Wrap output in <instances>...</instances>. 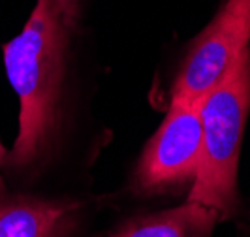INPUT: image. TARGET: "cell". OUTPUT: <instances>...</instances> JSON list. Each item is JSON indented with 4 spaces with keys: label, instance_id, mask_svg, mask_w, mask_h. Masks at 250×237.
<instances>
[{
    "label": "cell",
    "instance_id": "cell-4",
    "mask_svg": "<svg viewBox=\"0 0 250 237\" xmlns=\"http://www.w3.org/2000/svg\"><path fill=\"white\" fill-rule=\"evenodd\" d=\"M200 160V104H171L164 123L143 149L134 187L139 192H164L192 185Z\"/></svg>",
    "mask_w": 250,
    "mask_h": 237
},
{
    "label": "cell",
    "instance_id": "cell-1",
    "mask_svg": "<svg viewBox=\"0 0 250 237\" xmlns=\"http://www.w3.org/2000/svg\"><path fill=\"white\" fill-rule=\"evenodd\" d=\"M61 0H36L25 26L4 43V68L19 98V132L4 168L26 172L42 162L59 134L70 32Z\"/></svg>",
    "mask_w": 250,
    "mask_h": 237
},
{
    "label": "cell",
    "instance_id": "cell-3",
    "mask_svg": "<svg viewBox=\"0 0 250 237\" xmlns=\"http://www.w3.org/2000/svg\"><path fill=\"white\" fill-rule=\"evenodd\" d=\"M250 47V0H226L188 49L171 87V104H200Z\"/></svg>",
    "mask_w": 250,
    "mask_h": 237
},
{
    "label": "cell",
    "instance_id": "cell-6",
    "mask_svg": "<svg viewBox=\"0 0 250 237\" xmlns=\"http://www.w3.org/2000/svg\"><path fill=\"white\" fill-rule=\"evenodd\" d=\"M220 213L201 203H187L126 220L105 237H211Z\"/></svg>",
    "mask_w": 250,
    "mask_h": 237
},
{
    "label": "cell",
    "instance_id": "cell-8",
    "mask_svg": "<svg viewBox=\"0 0 250 237\" xmlns=\"http://www.w3.org/2000/svg\"><path fill=\"white\" fill-rule=\"evenodd\" d=\"M6 156H8V149L0 143V168L4 166V162H6Z\"/></svg>",
    "mask_w": 250,
    "mask_h": 237
},
{
    "label": "cell",
    "instance_id": "cell-2",
    "mask_svg": "<svg viewBox=\"0 0 250 237\" xmlns=\"http://www.w3.org/2000/svg\"><path fill=\"white\" fill-rule=\"evenodd\" d=\"M250 111V47L224 79L200 102L201 160L188 200L220 213L237 207V170Z\"/></svg>",
    "mask_w": 250,
    "mask_h": 237
},
{
    "label": "cell",
    "instance_id": "cell-7",
    "mask_svg": "<svg viewBox=\"0 0 250 237\" xmlns=\"http://www.w3.org/2000/svg\"><path fill=\"white\" fill-rule=\"evenodd\" d=\"M61 8L66 13V17L75 23L77 17H79V0H61Z\"/></svg>",
    "mask_w": 250,
    "mask_h": 237
},
{
    "label": "cell",
    "instance_id": "cell-5",
    "mask_svg": "<svg viewBox=\"0 0 250 237\" xmlns=\"http://www.w3.org/2000/svg\"><path fill=\"white\" fill-rule=\"evenodd\" d=\"M79 203L13 194L0 179V237H70Z\"/></svg>",
    "mask_w": 250,
    "mask_h": 237
}]
</instances>
